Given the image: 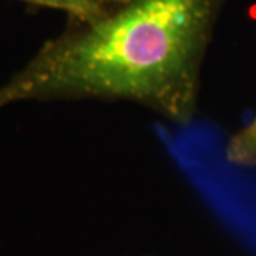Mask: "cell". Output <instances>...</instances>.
<instances>
[{
	"mask_svg": "<svg viewBox=\"0 0 256 256\" xmlns=\"http://www.w3.org/2000/svg\"><path fill=\"white\" fill-rule=\"evenodd\" d=\"M224 2L125 0L92 22H70L0 86V108L30 100H128L190 125Z\"/></svg>",
	"mask_w": 256,
	"mask_h": 256,
	"instance_id": "1",
	"label": "cell"
},
{
	"mask_svg": "<svg viewBox=\"0 0 256 256\" xmlns=\"http://www.w3.org/2000/svg\"><path fill=\"white\" fill-rule=\"evenodd\" d=\"M20 2L62 10L70 17V22H92L125 0H20Z\"/></svg>",
	"mask_w": 256,
	"mask_h": 256,
	"instance_id": "2",
	"label": "cell"
},
{
	"mask_svg": "<svg viewBox=\"0 0 256 256\" xmlns=\"http://www.w3.org/2000/svg\"><path fill=\"white\" fill-rule=\"evenodd\" d=\"M224 156L236 166H256V115L228 138V143L224 146Z\"/></svg>",
	"mask_w": 256,
	"mask_h": 256,
	"instance_id": "3",
	"label": "cell"
}]
</instances>
